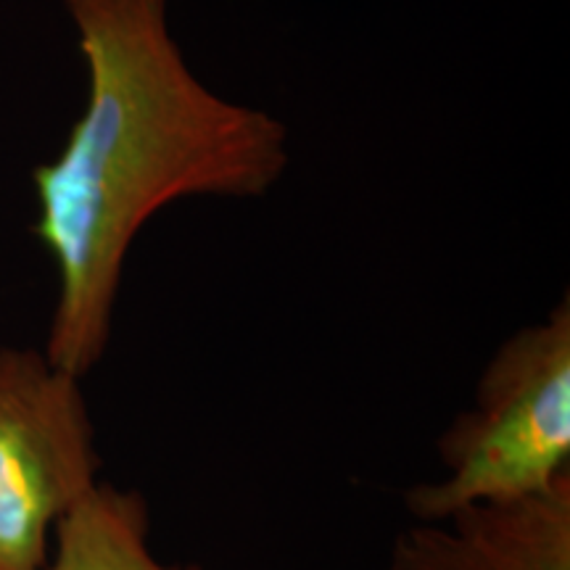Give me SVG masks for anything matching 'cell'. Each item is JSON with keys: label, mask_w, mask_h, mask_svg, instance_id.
<instances>
[{"label": "cell", "mask_w": 570, "mask_h": 570, "mask_svg": "<svg viewBox=\"0 0 570 570\" xmlns=\"http://www.w3.org/2000/svg\"><path fill=\"white\" fill-rule=\"evenodd\" d=\"M88 69L85 109L35 169V235L59 294L48 360L82 377L104 360L127 254L183 198H259L288 169V127L214 92L169 27V0H63Z\"/></svg>", "instance_id": "1"}, {"label": "cell", "mask_w": 570, "mask_h": 570, "mask_svg": "<svg viewBox=\"0 0 570 570\" xmlns=\"http://www.w3.org/2000/svg\"><path fill=\"white\" fill-rule=\"evenodd\" d=\"M441 475L404 491L412 520L544 491L570 473V298L497 346L436 441Z\"/></svg>", "instance_id": "2"}, {"label": "cell", "mask_w": 570, "mask_h": 570, "mask_svg": "<svg viewBox=\"0 0 570 570\" xmlns=\"http://www.w3.org/2000/svg\"><path fill=\"white\" fill-rule=\"evenodd\" d=\"M98 473L80 377L40 348H0V570H46L56 529Z\"/></svg>", "instance_id": "3"}, {"label": "cell", "mask_w": 570, "mask_h": 570, "mask_svg": "<svg viewBox=\"0 0 570 570\" xmlns=\"http://www.w3.org/2000/svg\"><path fill=\"white\" fill-rule=\"evenodd\" d=\"M391 570H570V473L537 494L412 520Z\"/></svg>", "instance_id": "4"}, {"label": "cell", "mask_w": 570, "mask_h": 570, "mask_svg": "<svg viewBox=\"0 0 570 570\" xmlns=\"http://www.w3.org/2000/svg\"><path fill=\"white\" fill-rule=\"evenodd\" d=\"M148 533L146 497L98 481L56 529L46 570H204L159 560Z\"/></svg>", "instance_id": "5"}]
</instances>
